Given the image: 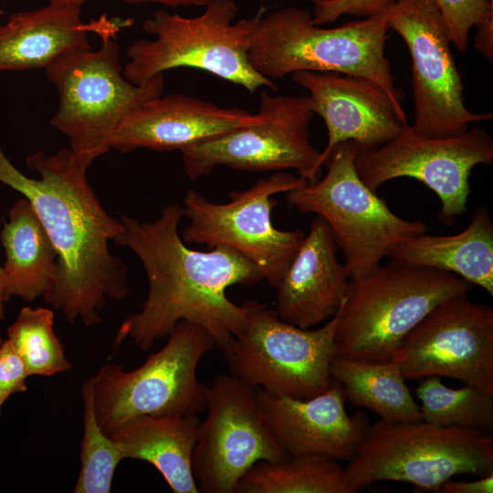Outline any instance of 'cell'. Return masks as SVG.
Segmentation results:
<instances>
[{"label": "cell", "mask_w": 493, "mask_h": 493, "mask_svg": "<svg viewBox=\"0 0 493 493\" xmlns=\"http://www.w3.org/2000/svg\"><path fill=\"white\" fill-rule=\"evenodd\" d=\"M476 26L475 46L491 62L493 58V16Z\"/></svg>", "instance_id": "34"}, {"label": "cell", "mask_w": 493, "mask_h": 493, "mask_svg": "<svg viewBox=\"0 0 493 493\" xmlns=\"http://www.w3.org/2000/svg\"><path fill=\"white\" fill-rule=\"evenodd\" d=\"M330 372L351 404L370 409L388 422L422 420L420 406L392 360L372 362L335 354Z\"/></svg>", "instance_id": "25"}, {"label": "cell", "mask_w": 493, "mask_h": 493, "mask_svg": "<svg viewBox=\"0 0 493 493\" xmlns=\"http://www.w3.org/2000/svg\"><path fill=\"white\" fill-rule=\"evenodd\" d=\"M26 367L7 340L0 343V415L5 402L14 393L27 390Z\"/></svg>", "instance_id": "32"}, {"label": "cell", "mask_w": 493, "mask_h": 493, "mask_svg": "<svg viewBox=\"0 0 493 493\" xmlns=\"http://www.w3.org/2000/svg\"><path fill=\"white\" fill-rule=\"evenodd\" d=\"M434 492L436 493H492L493 473L479 477L473 481H454L448 479L442 483Z\"/></svg>", "instance_id": "33"}, {"label": "cell", "mask_w": 493, "mask_h": 493, "mask_svg": "<svg viewBox=\"0 0 493 493\" xmlns=\"http://www.w3.org/2000/svg\"><path fill=\"white\" fill-rule=\"evenodd\" d=\"M388 26L404 39L412 58L414 133L446 138L492 119L491 112H472L464 103L449 32L435 0H397L389 7Z\"/></svg>", "instance_id": "14"}, {"label": "cell", "mask_w": 493, "mask_h": 493, "mask_svg": "<svg viewBox=\"0 0 493 493\" xmlns=\"http://www.w3.org/2000/svg\"><path fill=\"white\" fill-rule=\"evenodd\" d=\"M257 393L278 445L289 456L319 455L349 462L371 426L364 412L347 414L343 387L334 379L324 393L309 399Z\"/></svg>", "instance_id": "18"}, {"label": "cell", "mask_w": 493, "mask_h": 493, "mask_svg": "<svg viewBox=\"0 0 493 493\" xmlns=\"http://www.w3.org/2000/svg\"><path fill=\"white\" fill-rule=\"evenodd\" d=\"M493 1V0H492Z\"/></svg>", "instance_id": "38"}, {"label": "cell", "mask_w": 493, "mask_h": 493, "mask_svg": "<svg viewBox=\"0 0 493 493\" xmlns=\"http://www.w3.org/2000/svg\"><path fill=\"white\" fill-rule=\"evenodd\" d=\"M339 313L310 330L283 321L256 301L244 330L222 351L230 374L275 396L309 399L330 385Z\"/></svg>", "instance_id": "10"}, {"label": "cell", "mask_w": 493, "mask_h": 493, "mask_svg": "<svg viewBox=\"0 0 493 493\" xmlns=\"http://www.w3.org/2000/svg\"><path fill=\"white\" fill-rule=\"evenodd\" d=\"M26 163L38 179L21 173L0 146V183L29 201L57 252L54 281L43 299L69 323L98 324L106 299L129 293L127 267L109 249L110 241L120 245L122 224L103 208L69 148L39 150Z\"/></svg>", "instance_id": "2"}, {"label": "cell", "mask_w": 493, "mask_h": 493, "mask_svg": "<svg viewBox=\"0 0 493 493\" xmlns=\"http://www.w3.org/2000/svg\"><path fill=\"white\" fill-rule=\"evenodd\" d=\"M493 473V436L489 432L443 426L423 420L380 419L344 467L353 493L378 481L413 484L434 492L456 475Z\"/></svg>", "instance_id": "6"}, {"label": "cell", "mask_w": 493, "mask_h": 493, "mask_svg": "<svg viewBox=\"0 0 493 493\" xmlns=\"http://www.w3.org/2000/svg\"><path fill=\"white\" fill-rule=\"evenodd\" d=\"M131 24V19L121 20L101 31L99 50L68 53L45 68L58 94V107L50 125L68 138L69 149L87 170L111 149L113 136L123 121L163 90V74L141 84L123 75L114 36Z\"/></svg>", "instance_id": "4"}, {"label": "cell", "mask_w": 493, "mask_h": 493, "mask_svg": "<svg viewBox=\"0 0 493 493\" xmlns=\"http://www.w3.org/2000/svg\"><path fill=\"white\" fill-rule=\"evenodd\" d=\"M473 285L437 268L391 262L351 281L338 309L336 355L372 362L392 360L404 337L446 298Z\"/></svg>", "instance_id": "5"}, {"label": "cell", "mask_w": 493, "mask_h": 493, "mask_svg": "<svg viewBox=\"0 0 493 493\" xmlns=\"http://www.w3.org/2000/svg\"><path fill=\"white\" fill-rule=\"evenodd\" d=\"M8 215L0 234L5 252L4 298L34 301L52 287L57 252L27 199L16 200Z\"/></svg>", "instance_id": "24"}, {"label": "cell", "mask_w": 493, "mask_h": 493, "mask_svg": "<svg viewBox=\"0 0 493 493\" xmlns=\"http://www.w3.org/2000/svg\"><path fill=\"white\" fill-rule=\"evenodd\" d=\"M315 25L331 24L343 15L371 16L391 7L397 0H309Z\"/></svg>", "instance_id": "31"}, {"label": "cell", "mask_w": 493, "mask_h": 493, "mask_svg": "<svg viewBox=\"0 0 493 493\" xmlns=\"http://www.w3.org/2000/svg\"><path fill=\"white\" fill-rule=\"evenodd\" d=\"M360 152L352 141L338 143L324 162L322 179L285 193L288 205L326 221L351 281L373 273L399 244L426 233L422 221L395 215L361 180L354 164Z\"/></svg>", "instance_id": "7"}, {"label": "cell", "mask_w": 493, "mask_h": 493, "mask_svg": "<svg viewBox=\"0 0 493 493\" xmlns=\"http://www.w3.org/2000/svg\"><path fill=\"white\" fill-rule=\"evenodd\" d=\"M238 13L234 0H218L194 17L157 11L142 28L154 39L135 40L127 48L124 77L141 84L163 71L189 67L212 73L249 92L261 87L277 89L248 59L251 18L233 23Z\"/></svg>", "instance_id": "8"}, {"label": "cell", "mask_w": 493, "mask_h": 493, "mask_svg": "<svg viewBox=\"0 0 493 493\" xmlns=\"http://www.w3.org/2000/svg\"><path fill=\"white\" fill-rule=\"evenodd\" d=\"M50 1H58V0H48V2H50ZM67 1H72V2H76V3L79 4V5H82L83 3H85L88 0H67Z\"/></svg>", "instance_id": "37"}, {"label": "cell", "mask_w": 493, "mask_h": 493, "mask_svg": "<svg viewBox=\"0 0 493 493\" xmlns=\"http://www.w3.org/2000/svg\"><path fill=\"white\" fill-rule=\"evenodd\" d=\"M215 348V339L207 330L181 320L168 334L166 344L135 370L106 362L92 376L100 427L109 435L138 416L205 411L207 386L198 380L197 367Z\"/></svg>", "instance_id": "9"}, {"label": "cell", "mask_w": 493, "mask_h": 493, "mask_svg": "<svg viewBox=\"0 0 493 493\" xmlns=\"http://www.w3.org/2000/svg\"><path fill=\"white\" fill-rule=\"evenodd\" d=\"M184 207L170 204L152 222L122 215L121 246L140 259L148 291L141 310L129 316L117 331L116 349L131 338L142 351L187 320L207 330L223 351L246 327L256 301L237 305L226 296L234 285H254L264 279L257 266L237 250L217 246L210 251L190 248L178 232Z\"/></svg>", "instance_id": "1"}, {"label": "cell", "mask_w": 493, "mask_h": 493, "mask_svg": "<svg viewBox=\"0 0 493 493\" xmlns=\"http://www.w3.org/2000/svg\"><path fill=\"white\" fill-rule=\"evenodd\" d=\"M79 4L50 1L48 5L9 16L0 25V72L46 68L68 53L91 48L88 33L100 34L113 21L81 20Z\"/></svg>", "instance_id": "21"}, {"label": "cell", "mask_w": 493, "mask_h": 493, "mask_svg": "<svg viewBox=\"0 0 493 493\" xmlns=\"http://www.w3.org/2000/svg\"><path fill=\"white\" fill-rule=\"evenodd\" d=\"M292 79L306 89L310 110L326 125L328 142L319 164L340 142L352 141L362 152L376 149L397 137L409 124L376 82L338 72L297 71Z\"/></svg>", "instance_id": "17"}, {"label": "cell", "mask_w": 493, "mask_h": 493, "mask_svg": "<svg viewBox=\"0 0 493 493\" xmlns=\"http://www.w3.org/2000/svg\"><path fill=\"white\" fill-rule=\"evenodd\" d=\"M205 411L192 460L199 492L236 493L254 464L289 456L278 445L256 390L230 373L219 374L206 387Z\"/></svg>", "instance_id": "13"}, {"label": "cell", "mask_w": 493, "mask_h": 493, "mask_svg": "<svg viewBox=\"0 0 493 493\" xmlns=\"http://www.w3.org/2000/svg\"><path fill=\"white\" fill-rule=\"evenodd\" d=\"M338 249L328 224L317 215L276 287L280 320L310 329L337 313L351 287Z\"/></svg>", "instance_id": "20"}, {"label": "cell", "mask_w": 493, "mask_h": 493, "mask_svg": "<svg viewBox=\"0 0 493 493\" xmlns=\"http://www.w3.org/2000/svg\"><path fill=\"white\" fill-rule=\"evenodd\" d=\"M125 2L129 3H144V2H151V3H159L163 4L169 6H183V5H197V6H207L214 2H216L218 0H123Z\"/></svg>", "instance_id": "35"}, {"label": "cell", "mask_w": 493, "mask_h": 493, "mask_svg": "<svg viewBox=\"0 0 493 493\" xmlns=\"http://www.w3.org/2000/svg\"><path fill=\"white\" fill-rule=\"evenodd\" d=\"M236 493H353L338 460L319 455L261 460L238 481Z\"/></svg>", "instance_id": "26"}, {"label": "cell", "mask_w": 493, "mask_h": 493, "mask_svg": "<svg viewBox=\"0 0 493 493\" xmlns=\"http://www.w3.org/2000/svg\"><path fill=\"white\" fill-rule=\"evenodd\" d=\"M392 361L405 380L444 376L493 394V309L468 292L433 308L402 340Z\"/></svg>", "instance_id": "16"}, {"label": "cell", "mask_w": 493, "mask_h": 493, "mask_svg": "<svg viewBox=\"0 0 493 493\" xmlns=\"http://www.w3.org/2000/svg\"><path fill=\"white\" fill-rule=\"evenodd\" d=\"M94 381L82 386L83 436L80 443V471L74 493H109L115 470L124 457L119 445L100 427L93 404Z\"/></svg>", "instance_id": "29"}, {"label": "cell", "mask_w": 493, "mask_h": 493, "mask_svg": "<svg viewBox=\"0 0 493 493\" xmlns=\"http://www.w3.org/2000/svg\"><path fill=\"white\" fill-rule=\"evenodd\" d=\"M308 182L291 173L276 172L251 187L229 193V201L217 204L199 192L187 191L184 203L189 224L182 239L186 244L232 247L254 262L264 279L276 288L295 257L305 234L302 230L277 229L271 212L277 201L271 196L303 186Z\"/></svg>", "instance_id": "11"}, {"label": "cell", "mask_w": 493, "mask_h": 493, "mask_svg": "<svg viewBox=\"0 0 493 493\" xmlns=\"http://www.w3.org/2000/svg\"><path fill=\"white\" fill-rule=\"evenodd\" d=\"M446 24L451 43L466 52L470 29L493 16L492 0H435Z\"/></svg>", "instance_id": "30"}, {"label": "cell", "mask_w": 493, "mask_h": 493, "mask_svg": "<svg viewBox=\"0 0 493 493\" xmlns=\"http://www.w3.org/2000/svg\"><path fill=\"white\" fill-rule=\"evenodd\" d=\"M261 7L251 17L248 59L268 79L297 71L338 72L379 84L404 110L403 92L396 88L385 56L389 8L378 15L324 28L299 7H285L265 16Z\"/></svg>", "instance_id": "3"}, {"label": "cell", "mask_w": 493, "mask_h": 493, "mask_svg": "<svg viewBox=\"0 0 493 493\" xmlns=\"http://www.w3.org/2000/svg\"><path fill=\"white\" fill-rule=\"evenodd\" d=\"M492 163L493 138L480 127L446 138H427L414 133L410 124L387 143L360 152L354 161L359 177L374 192L400 177L423 183L440 199L438 219L446 226L467 211L472 169Z\"/></svg>", "instance_id": "15"}, {"label": "cell", "mask_w": 493, "mask_h": 493, "mask_svg": "<svg viewBox=\"0 0 493 493\" xmlns=\"http://www.w3.org/2000/svg\"><path fill=\"white\" fill-rule=\"evenodd\" d=\"M391 262L453 273L493 295V222L489 210L477 207L468 226L452 236L422 234L396 246Z\"/></svg>", "instance_id": "23"}, {"label": "cell", "mask_w": 493, "mask_h": 493, "mask_svg": "<svg viewBox=\"0 0 493 493\" xmlns=\"http://www.w3.org/2000/svg\"><path fill=\"white\" fill-rule=\"evenodd\" d=\"M200 418L197 414L142 415L109 436L125 458L152 465L173 493H198L193 473V452Z\"/></svg>", "instance_id": "22"}, {"label": "cell", "mask_w": 493, "mask_h": 493, "mask_svg": "<svg viewBox=\"0 0 493 493\" xmlns=\"http://www.w3.org/2000/svg\"><path fill=\"white\" fill-rule=\"evenodd\" d=\"M23 360L29 376H52L71 370L47 308L24 307L7 330L6 339Z\"/></svg>", "instance_id": "28"}, {"label": "cell", "mask_w": 493, "mask_h": 493, "mask_svg": "<svg viewBox=\"0 0 493 493\" xmlns=\"http://www.w3.org/2000/svg\"><path fill=\"white\" fill-rule=\"evenodd\" d=\"M415 394L425 422L486 432L493 426V394L480 388L466 384L454 390L431 375L421 379Z\"/></svg>", "instance_id": "27"}, {"label": "cell", "mask_w": 493, "mask_h": 493, "mask_svg": "<svg viewBox=\"0 0 493 493\" xmlns=\"http://www.w3.org/2000/svg\"><path fill=\"white\" fill-rule=\"evenodd\" d=\"M259 120V113L221 108L190 96H160L142 103L123 121L113 136L111 149L121 152L138 148L181 151Z\"/></svg>", "instance_id": "19"}, {"label": "cell", "mask_w": 493, "mask_h": 493, "mask_svg": "<svg viewBox=\"0 0 493 493\" xmlns=\"http://www.w3.org/2000/svg\"><path fill=\"white\" fill-rule=\"evenodd\" d=\"M260 120L181 150L191 180L219 165L246 171L294 169L308 184L319 180L320 152L309 141L315 113L307 97L260 94Z\"/></svg>", "instance_id": "12"}, {"label": "cell", "mask_w": 493, "mask_h": 493, "mask_svg": "<svg viewBox=\"0 0 493 493\" xmlns=\"http://www.w3.org/2000/svg\"><path fill=\"white\" fill-rule=\"evenodd\" d=\"M5 298H4V274L3 267L0 266V321L5 318ZM3 341L0 336V343Z\"/></svg>", "instance_id": "36"}]
</instances>
